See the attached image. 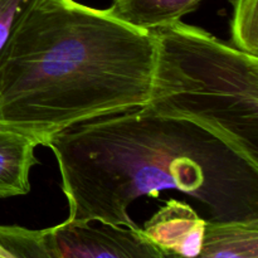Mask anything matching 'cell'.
Returning a JSON list of instances; mask_svg holds the SVG:
<instances>
[{
  "mask_svg": "<svg viewBox=\"0 0 258 258\" xmlns=\"http://www.w3.org/2000/svg\"><path fill=\"white\" fill-rule=\"evenodd\" d=\"M45 146L57 159L71 223L139 228L128 207L175 190L207 222L258 221V165L202 126L141 107L83 121Z\"/></svg>",
  "mask_w": 258,
  "mask_h": 258,
  "instance_id": "obj_1",
  "label": "cell"
},
{
  "mask_svg": "<svg viewBox=\"0 0 258 258\" xmlns=\"http://www.w3.org/2000/svg\"><path fill=\"white\" fill-rule=\"evenodd\" d=\"M153 32L76 0H34L0 53V128L45 145L83 121L143 107Z\"/></svg>",
  "mask_w": 258,
  "mask_h": 258,
  "instance_id": "obj_2",
  "label": "cell"
},
{
  "mask_svg": "<svg viewBox=\"0 0 258 258\" xmlns=\"http://www.w3.org/2000/svg\"><path fill=\"white\" fill-rule=\"evenodd\" d=\"M153 34V83L141 108L202 126L258 165V57L181 20Z\"/></svg>",
  "mask_w": 258,
  "mask_h": 258,
  "instance_id": "obj_3",
  "label": "cell"
},
{
  "mask_svg": "<svg viewBox=\"0 0 258 258\" xmlns=\"http://www.w3.org/2000/svg\"><path fill=\"white\" fill-rule=\"evenodd\" d=\"M48 229L57 258H165L141 228L64 221Z\"/></svg>",
  "mask_w": 258,
  "mask_h": 258,
  "instance_id": "obj_4",
  "label": "cell"
},
{
  "mask_svg": "<svg viewBox=\"0 0 258 258\" xmlns=\"http://www.w3.org/2000/svg\"><path fill=\"white\" fill-rule=\"evenodd\" d=\"M206 219L186 202L170 199L145 222L141 232L163 253L193 258L199 253L206 231Z\"/></svg>",
  "mask_w": 258,
  "mask_h": 258,
  "instance_id": "obj_5",
  "label": "cell"
},
{
  "mask_svg": "<svg viewBox=\"0 0 258 258\" xmlns=\"http://www.w3.org/2000/svg\"><path fill=\"white\" fill-rule=\"evenodd\" d=\"M38 145L29 136L0 128V198L29 193V174L38 164L34 154Z\"/></svg>",
  "mask_w": 258,
  "mask_h": 258,
  "instance_id": "obj_6",
  "label": "cell"
},
{
  "mask_svg": "<svg viewBox=\"0 0 258 258\" xmlns=\"http://www.w3.org/2000/svg\"><path fill=\"white\" fill-rule=\"evenodd\" d=\"M193 258H258V221L207 222L201 251Z\"/></svg>",
  "mask_w": 258,
  "mask_h": 258,
  "instance_id": "obj_7",
  "label": "cell"
},
{
  "mask_svg": "<svg viewBox=\"0 0 258 258\" xmlns=\"http://www.w3.org/2000/svg\"><path fill=\"white\" fill-rule=\"evenodd\" d=\"M203 0H113L108 8L117 19L139 29L153 30L180 20Z\"/></svg>",
  "mask_w": 258,
  "mask_h": 258,
  "instance_id": "obj_8",
  "label": "cell"
},
{
  "mask_svg": "<svg viewBox=\"0 0 258 258\" xmlns=\"http://www.w3.org/2000/svg\"><path fill=\"white\" fill-rule=\"evenodd\" d=\"M0 258H57L49 229L0 226Z\"/></svg>",
  "mask_w": 258,
  "mask_h": 258,
  "instance_id": "obj_9",
  "label": "cell"
},
{
  "mask_svg": "<svg viewBox=\"0 0 258 258\" xmlns=\"http://www.w3.org/2000/svg\"><path fill=\"white\" fill-rule=\"evenodd\" d=\"M232 4L233 47L258 57V0H232Z\"/></svg>",
  "mask_w": 258,
  "mask_h": 258,
  "instance_id": "obj_10",
  "label": "cell"
},
{
  "mask_svg": "<svg viewBox=\"0 0 258 258\" xmlns=\"http://www.w3.org/2000/svg\"><path fill=\"white\" fill-rule=\"evenodd\" d=\"M34 0H0V53L7 45L18 20Z\"/></svg>",
  "mask_w": 258,
  "mask_h": 258,
  "instance_id": "obj_11",
  "label": "cell"
}]
</instances>
